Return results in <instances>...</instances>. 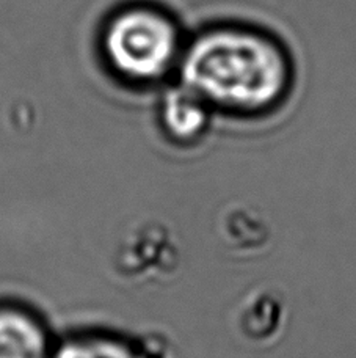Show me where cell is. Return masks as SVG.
Masks as SVG:
<instances>
[{"mask_svg": "<svg viewBox=\"0 0 356 358\" xmlns=\"http://www.w3.org/2000/svg\"><path fill=\"white\" fill-rule=\"evenodd\" d=\"M0 358H47L44 334L22 313L0 311Z\"/></svg>", "mask_w": 356, "mask_h": 358, "instance_id": "obj_3", "label": "cell"}, {"mask_svg": "<svg viewBox=\"0 0 356 358\" xmlns=\"http://www.w3.org/2000/svg\"><path fill=\"white\" fill-rule=\"evenodd\" d=\"M55 358H143L124 344L109 340L75 341L60 349Z\"/></svg>", "mask_w": 356, "mask_h": 358, "instance_id": "obj_5", "label": "cell"}, {"mask_svg": "<svg viewBox=\"0 0 356 358\" xmlns=\"http://www.w3.org/2000/svg\"><path fill=\"white\" fill-rule=\"evenodd\" d=\"M177 31L161 13L132 8L107 25L104 50L112 66L126 78L149 80L167 71L177 52Z\"/></svg>", "mask_w": 356, "mask_h": 358, "instance_id": "obj_2", "label": "cell"}, {"mask_svg": "<svg viewBox=\"0 0 356 358\" xmlns=\"http://www.w3.org/2000/svg\"><path fill=\"white\" fill-rule=\"evenodd\" d=\"M163 120L176 137H195L207 121V102L187 87L177 88L165 99Z\"/></svg>", "mask_w": 356, "mask_h": 358, "instance_id": "obj_4", "label": "cell"}, {"mask_svg": "<svg viewBox=\"0 0 356 358\" xmlns=\"http://www.w3.org/2000/svg\"><path fill=\"white\" fill-rule=\"evenodd\" d=\"M295 62L275 31L253 24L218 25L190 44L181 65L184 87L207 104L242 117H265L295 84Z\"/></svg>", "mask_w": 356, "mask_h": 358, "instance_id": "obj_1", "label": "cell"}]
</instances>
